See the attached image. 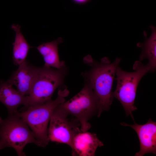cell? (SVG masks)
Returning <instances> with one entry per match:
<instances>
[{"instance_id":"277c9868","label":"cell","mask_w":156,"mask_h":156,"mask_svg":"<svg viewBox=\"0 0 156 156\" xmlns=\"http://www.w3.org/2000/svg\"><path fill=\"white\" fill-rule=\"evenodd\" d=\"M66 67L57 69L43 66L38 67L34 80L25 108L44 103L52 100L54 91L61 86L66 75Z\"/></svg>"},{"instance_id":"4fadbf2b","label":"cell","mask_w":156,"mask_h":156,"mask_svg":"<svg viewBox=\"0 0 156 156\" xmlns=\"http://www.w3.org/2000/svg\"><path fill=\"white\" fill-rule=\"evenodd\" d=\"M12 29L14 31L15 36L12 44V59L14 64L18 66L26 60L29 49L32 47L28 43L18 24H12Z\"/></svg>"},{"instance_id":"5bb4252c","label":"cell","mask_w":156,"mask_h":156,"mask_svg":"<svg viewBox=\"0 0 156 156\" xmlns=\"http://www.w3.org/2000/svg\"><path fill=\"white\" fill-rule=\"evenodd\" d=\"M152 33L142 45V50L139 57L141 61L144 59L148 60L146 64L150 72L155 71L156 67V31L155 27L151 26Z\"/></svg>"},{"instance_id":"2e32d148","label":"cell","mask_w":156,"mask_h":156,"mask_svg":"<svg viewBox=\"0 0 156 156\" xmlns=\"http://www.w3.org/2000/svg\"><path fill=\"white\" fill-rule=\"evenodd\" d=\"M5 147H6L5 146L0 139V150Z\"/></svg>"},{"instance_id":"3957f363","label":"cell","mask_w":156,"mask_h":156,"mask_svg":"<svg viewBox=\"0 0 156 156\" xmlns=\"http://www.w3.org/2000/svg\"><path fill=\"white\" fill-rule=\"evenodd\" d=\"M133 68L134 71L128 72L122 70L119 66L117 67L116 73L117 84L113 96L122 104L126 115L130 116L134 121L132 112L137 109L134 102L137 87L142 77L150 71L146 64L139 60L135 62Z\"/></svg>"},{"instance_id":"7c38bea8","label":"cell","mask_w":156,"mask_h":156,"mask_svg":"<svg viewBox=\"0 0 156 156\" xmlns=\"http://www.w3.org/2000/svg\"><path fill=\"white\" fill-rule=\"evenodd\" d=\"M63 41L62 38L42 43L36 47L43 57L44 66L57 69L62 68L66 65L64 62L60 61L58 53V45Z\"/></svg>"},{"instance_id":"7a4b0ae2","label":"cell","mask_w":156,"mask_h":156,"mask_svg":"<svg viewBox=\"0 0 156 156\" xmlns=\"http://www.w3.org/2000/svg\"><path fill=\"white\" fill-rule=\"evenodd\" d=\"M69 93L66 87L59 88L57 96L43 104L25 108V111L17 114L26 123L33 133L39 146L45 148L49 142L48 135V125L54 109L65 101Z\"/></svg>"},{"instance_id":"ba28073f","label":"cell","mask_w":156,"mask_h":156,"mask_svg":"<svg viewBox=\"0 0 156 156\" xmlns=\"http://www.w3.org/2000/svg\"><path fill=\"white\" fill-rule=\"evenodd\" d=\"M103 146L96 134L75 128L71 147L73 156H94L97 148Z\"/></svg>"},{"instance_id":"9a60e30c","label":"cell","mask_w":156,"mask_h":156,"mask_svg":"<svg viewBox=\"0 0 156 156\" xmlns=\"http://www.w3.org/2000/svg\"><path fill=\"white\" fill-rule=\"evenodd\" d=\"M76 3L78 4H83L87 2L89 0H72Z\"/></svg>"},{"instance_id":"6da1fadb","label":"cell","mask_w":156,"mask_h":156,"mask_svg":"<svg viewBox=\"0 0 156 156\" xmlns=\"http://www.w3.org/2000/svg\"><path fill=\"white\" fill-rule=\"evenodd\" d=\"M83 60L91 67L90 70L83 73L82 75L95 96L97 107V116L99 117L103 112L110 109L114 97L112 88L121 59L116 58L111 62L108 58L104 57L100 61L96 62L88 55Z\"/></svg>"},{"instance_id":"52a82bcc","label":"cell","mask_w":156,"mask_h":156,"mask_svg":"<svg viewBox=\"0 0 156 156\" xmlns=\"http://www.w3.org/2000/svg\"><path fill=\"white\" fill-rule=\"evenodd\" d=\"M57 106L53 110L50 120L48 130L49 139V141L65 144L71 148L75 129L80 126V124L69 121L68 116Z\"/></svg>"},{"instance_id":"30bf717a","label":"cell","mask_w":156,"mask_h":156,"mask_svg":"<svg viewBox=\"0 0 156 156\" xmlns=\"http://www.w3.org/2000/svg\"><path fill=\"white\" fill-rule=\"evenodd\" d=\"M7 81L15 86L22 94L28 96L36 75L38 67L30 64L27 60L19 65Z\"/></svg>"},{"instance_id":"9c48e42d","label":"cell","mask_w":156,"mask_h":156,"mask_svg":"<svg viewBox=\"0 0 156 156\" xmlns=\"http://www.w3.org/2000/svg\"><path fill=\"white\" fill-rule=\"evenodd\" d=\"M120 124L129 126L136 133L140 143V150L135 156H142L147 153L156 154V122L149 119L143 125L138 124L135 122L132 125L123 122Z\"/></svg>"},{"instance_id":"5b68a950","label":"cell","mask_w":156,"mask_h":156,"mask_svg":"<svg viewBox=\"0 0 156 156\" xmlns=\"http://www.w3.org/2000/svg\"><path fill=\"white\" fill-rule=\"evenodd\" d=\"M0 139L6 147L14 148L19 156H25L23 150L27 144L39 146L32 131L17 113L9 114L4 119L0 116Z\"/></svg>"},{"instance_id":"8992f818","label":"cell","mask_w":156,"mask_h":156,"mask_svg":"<svg viewBox=\"0 0 156 156\" xmlns=\"http://www.w3.org/2000/svg\"><path fill=\"white\" fill-rule=\"evenodd\" d=\"M57 107L68 116L71 115L76 118L80 127V130L87 131L91 127L88 120L97 113L96 98L90 86L85 82L81 90L66 101L60 104Z\"/></svg>"},{"instance_id":"8fae6325","label":"cell","mask_w":156,"mask_h":156,"mask_svg":"<svg viewBox=\"0 0 156 156\" xmlns=\"http://www.w3.org/2000/svg\"><path fill=\"white\" fill-rule=\"evenodd\" d=\"M0 102L7 108L9 114H15L18 107L23 105L27 106L28 96L21 94L7 81L0 80Z\"/></svg>"}]
</instances>
